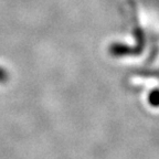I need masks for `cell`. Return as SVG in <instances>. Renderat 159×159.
<instances>
[{"instance_id": "obj_1", "label": "cell", "mask_w": 159, "mask_h": 159, "mask_svg": "<svg viewBox=\"0 0 159 159\" xmlns=\"http://www.w3.org/2000/svg\"><path fill=\"white\" fill-rule=\"evenodd\" d=\"M109 52L114 57H126V55H133L135 54V49L133 47H129L128 44L125 43H113L109 47Z\"/></svg>"}, {"instance_id": "obj_3", "label": "cell", "mask_w": 159, "mask_h": 159, "mask_svg": "<svg viewBox=\"0 0 159 159\" xmlns=\"http://www.w3.org/2000/svg\"><path fill=\"white\" fill-rule=\"evenodd\" d=\"M147 101L152 107H159V89H155L148 93Z\"/></svg>"}, {"instance_id": "obj_2", "label": "cell", "mask_w": 159, "mask_h": 159, "mask_svg": "<svg viewBox=\"0 0 159 159\" xmlns=\"http://www.w3.org/2000/svg\"><path fill=\"white\" fill-rule=\"evenodd\" d=\"M134 33L135 39H136V47H134L135 54H139L145 48V34L143 32V30L139 29V28H136L134 30Z\"/></svg>"}]
</instances>
